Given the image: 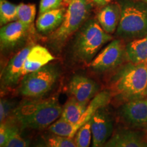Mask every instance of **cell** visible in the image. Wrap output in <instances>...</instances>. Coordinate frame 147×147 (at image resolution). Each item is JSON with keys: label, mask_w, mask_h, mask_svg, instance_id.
Masks as SVG:
<instances>
[{"label": "cell", "mask_w": 147, "mask_h": 147, "mask_svg": "<svg viewBox=\"0 0 147 147\" xmlns=\"http://www.w3.org/2000/svg\"><path fill=\"white\" fill-rule=\"evenodd\" d=\"M63 108L57 97L25 100L13 111L14 118L23 129L41 130L61 117Z\"/></svg>", "instance_id": "6da1fadb"}, {"label": "cell", "mask_w": 147, "mask_h": 147, "mask_svg": "<svg viewBox=\"0 0 147 147\" xmlns=\"http://www.w3.org/2000/svg\"><path fill=\"white\" fill-rule=\"evenodd\" d=\"M147 63L130 62L119 69L111 82L112 94L119 100L129 102L146 97Z\"/></svg>", "instance_id": "7a4b0ae2"}, {"label": "cell", "mask_w": 147, "mask_h": 147, "mask_svg": "<svg viewBox=\"0 0 147 147\" xmlns=\"http://www.w3.org/2000/svg\"><path fill=\"white\" fill-rule=\"evenodd\" d=\"M113 37L102 28L98 22L89 20L82 25L74 44V57L80 61L90 63L104 45Z\"/></svg>", "instance_id": "3957f363"}, {"label": "cell", "mask_w": 147, "mask_h": 147, "mask_svg": "<svg viewBox=\"0 0 147 147\" xmlns=\"http://www.w3.org/2000/svg\"><path fill=\"white\" fill-rule=\"evenodd\" d=\"M90 9V2L87 0H72L69 3L61 25L51 35L50 40L55 47H62L69 37L82 26Z\"/></svg>", "instance_id": "277c9868"}, {"label": "cell", "mask_w": 147, "mask_h": 147, "mask_svg": "<svg viewBox=\"0 0 147 147\" xmlns=\"http://www.w3.org/2000/svg\"><path fill=\"white\" fill-rule=\"evenodd\" d=\"M59 76L58 68L53 65H45L39 70L25 75L19 87L24 97L40 98L51 91Z\"/></svg>", "instance_id": "5b68a950"}, {"label": "cell", "mask_w": 147, "mask_h": 147, "mask_svg": "<svg viewBox=\"0 0 147 147\" xmlns=\"http://www.w3.org/2000/svg\"><path fill=\"white\" fill-rule=\"evenodd\" d=\"M117 35L123 39H138L147 36V10L139 5L122 7Z\"/></svg>", "instance_id": "8992f818"}, {"label": "cell", "mask_w": 147, "mask_h": 147, "mask_svg": "<svg viewBox=\"0 0 147 147\" xmlns=\"http://www.w3.org/2000/svg\"><path fill=\"white\" fill-rule=\"evenodd\" d=\"M126 46L121 40H113L90 63L95 71L103 72L111 70L122 64L127 58Z\"/></svg>", "instance_id": "52a82bcc"}, {"label": "cell", "mask_w": 147, "mask_h": 147, "mask_svg": "<svg viewBox=\"0 0 147 147\" xmlns=\"http://www.w3.org/2000/svg\"><path fill=\"white\" fill-rule=\"evenodd\" d=\"M92 146L104 147L113 136V123L105 107L95 113L91 120Z\"/></svg>", "instance_id": "ba28073f"}, {"label": "cell", "mask_w": 147, "mask_h": 147, "mask_svg": "<svg viewBox=\"0 0 147 147\" xmlns=\"http://www.w3.org/2000/svg\"><path fill=\"white\" fill-rule=\"evenodd\" d=\"M31 48V46L23 48L9 61L1 72V82L3 87H14L24 76V63Z\"/></svg>", "instance_id": "9c48e42d"}, {"label": "cell", "mask_w": 147, "mask_h": 147, "mask_svg": "<svg viewBox=\"0 0 147 147\" xmlns=\"http://www.w3.org/2000/svg\"><path fill=\"white\" fill-rule=\"evenodd\" d=\"M68 90L71 96L78 102L89 104L97 94L99 87L96 82L91 78L76 74L69 81Z\"/></svg>", "instance_id": "30bf717a"}, {"label": "cell", "mask_w": 147, "mask_h": 147, "mask_svg": "<svg viewBox=\"0 0 147 147\" xmlns=\"http://www.w3.org/2000/svg\"><path fill=\"white\" fill-rule=\"evenodd\" d=\"M121 117L135 126L147 125V97L129 101L120 109Z\"/></svg>", "instance_id": "8fae6325"}, {"label": "cell", "mask_w": 147, "mask_h": 147, "mask_svg": "<svg viewBox=\"0 0 147 147\" xmlns=\"http://www.w3.org/2000/svg\"><path fill=\"white\" fill-rule=\"evenodd\" d=\"M30 29L19 21L11 22L3 25L0 30L1 50L10 49L21 43Z\"/></svg>", "instance_id": "7c38bea8"}, {"label": "cell", "mask_w": 147, "mask_h": 147, "mask_svg": "<svg viewBox=\"0 0 147 147\" xmlns=\"http://www.w3.org/2000/svg\"><path fill=\"white\" fill-rule=\"evenodd\" d=\"M122 7L117 2H110L104 5L97 15V20L106 33L113 34L117 31L120 22Z\"/></svg>", "instance_id": "4fadbf2b"}, {"label": "cell", "mask_w": 147, "mask_h": 147, "mask_svg": "<svg viewBox=\"0 0 147 147\" xmlns=\"http://www.w3.org/2000/svg\"><path fill=\"white\" fill-rule=\"evenodd\" d=\"M55 57L47 48L40 45L33 46L25 59L23 75L39 70L54 60Z\"/></svg>", "instance_id": "5bb4252c"}, {"label": "cell", "mask_w": 147, "mask_h": 147, "mask_svg": "<svg viewBox=\"0 0 147 147\" xmlns=\"http://www.w3.org/2000/svg\"><path fill=\"white\" fill-rule=\"evenodd\" d=\"M104 147H147V141L137 132L123 129L114 134Z\"/></svg>", "instance_id": "9a60e30c"}, {"label": "cell", "mask_w": 147, "mask_h": 147, "mask_svg": "<svg viewBox=\"0 0 147 147\" xmlns=\"http://www.w3.org/2000/svg\"><path fill=\"white\" fill-rule=\"evenodd\" d=\"M111 98V93L108 91H102L101 93H97L94 98L92 99L89 104H88L85 112L80 120L76 124H71V129H72L74 135L75 136L77 131L82 125L91 120L92 117L97 110H100V108L106 107V105L109 104Z\"/></svg>", "instance_id": "2e32d148"}, {"label": "cell", "mask_w": 147, "mask_h": 147, "mask_svg": "<svg viewBox=\"0 0 147 147\" xmlns=\"http://www.w3.org/2000/svg\"><path fill=\"white\" fill-rule=\"evenodd\" d=\"M65 7L39 14L36 20V28L42 34L54 32L61 25L65 13Z\"/></svg>", "instance_id": "e0dca14e"}, {"label": "cell", "mask_w": 147, "mask_h": 147, "mask_svg": "<svg viewBox=\"0 0 147 147\" xmlns=\"http://www.w3.org/2000/svg\"><path fill=\"white\" fill-rule=\"evenodd\" d=\"M127 59L134 64L147 63V36L133 40L125 47Z\"/></svg>", "instance_id": "ac0fdd59"}, {"label": "cell", "mask_w": 147, "mask_h": 147, "mask_svg": "<svg viewBox=\"0 0 147 147\" xmlns=\"http://www.w3.org/2000/svg\"><path fill=\"white\" fill-rule=\"evenodd\" d=\"M87 106L71 97L63 107L61 118L71 124H76L83 115Z\"/></svg>", "instance_id": "d6986e66"}, {"label": "cell", "mask_w": 147, "mask_h": 147, "mask_svg": "<svg viewBox=\"0 0 147 147\" xmlns=\"http://www.w3.org/2000/svg\"><path fill=\"white\" fill-rule=\"evenodd\" d=\"M36 5L32 3H21L17 5V21L31 29L36 17Z\"/></svg>", "instance_id": "ffe728a7"}, {"label": "cell", "mask_w": 147, "mask_h": 147, "mask_svg": "<svg viewBox=\"0 0 147 147\" xmlns=\"http://www.w3.org/2000/svg\"><path fill=\"white\" fill-rule=\"evenodd\" d=\"M17 21V5L6 0L0 1V22L5 25L11 22Z\"/></svg>", "instance_id": "44dd1931"}, {"label": "cell", "mask_w": 147, "mask_h": 147, "mask_svg": "<svg viewBox=\"0 0 147 147\" xmlns=\"http://www.w3.org/2000/svg\"><path fill=\"white\" fill-rule=\"evenodd\" d=\"M74 138L77 147H89L92 139L91 121L79 129Z\"/></svg>", "instance_id": "7402d4cb"}, {"label": "cell", "mask_w": 147, "mask_h": 147, "mask_svg": "<svg viewBox=\"0 0 147 147\" xmlns=\"http://www.w3.org/2000/svg\"><path fill=\"white\" fill-rule=\"evenodd\" d=\"M45 142L48 147H77L71 138L59 136L53 134L45 138Z\"/></svg>", "instance_id": "603a6c76"}, {"label": "cell", "mask_w": 147, "mask_h": 147, "mask_svg": "<svg viewBox=\"0 0 147 147\" xmlns=\"http://www.w3.org/2000/svg\"><path fill=\"white\" fill-rule=\"evenodd\" d=\"M30 141L22 135L20 128L18 127L3 147H29Z\"/></svg>", "instance_id": "cb8c5ba5"}, {"label": "cell", "mask_w": 147, "mask_h": 147, "mask_svg": "<svg viewBox=\"0 0 147 147\" xmlns=\"http://www.w3.org/2000/svg\"><path fill=\"white\" fill-rule=\"evenodd\" d=\"M14 103L8 99H1L0 101V121L3 123L14 110Z\"/></svg>", "instance_id": "d4e9b609"}, {"label": "cell", "mask_w": 147, "mask_h": 147, "mask_svg": "<svg viewBox=\"0 0 147 147\" xmlns=\"http://www.w3.org/2000/svg\"><path fill=\"white\" fill-rule=\"evenodd\" d=\"M63 0H41L39 7V14L61 8Z\"/></svg>", "instance_id": "484cf974"}, {"label": "cell", "mask_w": 147, "mask_h": 147, "mask_svg": "<svg viewBox=\"0 0 147 147\" xmlns=\"http://www.w3.org/2000/svg\"><path fill=\"white\" fill-rule=\"evenodd\" d=\"M113 0H92L93 3L96 4L100 6H104V5H107L108 3L111 2Z\"/></svg>", "instance_id": "4316f807"}, {"label": "cell", "mask_w": 147, "mask_h": 147, "mask_svg": "<svg viewBox=\"0 0 147 147\" xmlns=\"http://www.w3.org/2000/svg\"><path fill=\"white\" fill-rule=\"evenodd\" d=\"M32 147H48L45 142H39L35 144Z\"/></svg>", "instance_id": "83f0119b"}, {"label": "cell", "mask_w": 147, "mask_h": 147, "mask_svg": "<svg viewBox=\"0 0 147 147\" xmlns=\"http://www.w3.org/2000/svg\"><path fill=\"white\" fill-rule=\"evenodd\" d=\"M71 1H72V0H63L64 6H68L69 3H70Z\"/></svg>", "instance_id": "f1b7e54d"}, {"label": "cell", "mask_w": 147, "mask_h": 147, "mask_svg": "<svg viewBox=\"0 0 147 147\" xmlns=\"http://www.w3.org/2000/svg\"><path fill=\"white\" fill-rule=\"evenodd\" d=\"M138 1H142V2L145 3H147V0H138Z\"/></svg>", "instance_id": "f546056e"}, {"label": "cell", "mask_w": 147, "mask_h": 147, "mask_svg": "<svg viewBox=\"0 0 147 147\" xmlns=\"http://www.w3.org/2000/svg\"><path fill=\"white\" fill-rule=\"evenodd\" d=\"M146 139H147V125H146Z\"/></svg>", "instance_id": "4dcf8cb0"}, {"label": "cell", "mask_w": 147, "mask_h": 147, "mask_svg": "<svg viewBox=\"0 0 147 147\" xmlns=\"http://www.w3.org/2000/svg\"><path fill=\"white\" fill-rule=\"evenodd\" d=\"M146 97H147V88H146Z\"/></svg>", "instance_id": "1f68e13d"}, {"label": "cell", "mask_w": 147, "mask_h": 147, "mask_svg": "<svg viewBox=\"0 0 147 147\" xmlns=\"http://www.w3.org/2000/svg\"><path fill=\"white\" fill-rule=\"evenodd\" d=\"M87 1H89V2H90V1H91L92 0H87Z\"/></svg>", "instance_id": "d6a6232c"}]
</instances>
